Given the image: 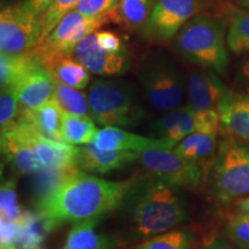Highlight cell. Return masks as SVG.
<instances>
[{"label": "cell", "instance_id": "6da1fadb", "mask_svg": "<svg viewBox=\"0 0 249 249\" xmlns=\"http://www.w3.org/2000/svg\"><path fill=\"white\" fill-rule=\"evenodd\" d=\"M182 188L154 176L132 179L118 210L124 233L132 240L155 236L189 218Z\"/></svg>", "mask_w": 249, "mask_h": 249}, {"label": "cell", "instance_id": "7a4b0ae2", "mask_svg": "<svg viewBox=\"0 0 249 249\" xmlns=\"http://www.w3.org/2000/svg\"><path fill=\"white\" fill-rule=\"evenodd\" d=\"M130 182L132 179L110 181L77 170L49 195L36 202V211L52 231L62 224L102 218L118 209Z\"/></svg>", "mask_w": 249, "mask_h": 249}, {"label": "cell", "instance_id": "3957f363", "mask_svg": "<svg viewBox=\"0 0 249 249\" xmlns=\"http://www.w3.org/2000/svg\"><path fill=\"white\" fill-rule=\"evenodd\" d=\"M173 49L189 64L225 74L230 64L225 44V28L216 18L197 14L178 31Z\"/></svg>", "mask_w": 249, "mask_h": 249}, {"label": "cell", "instance_id": "277c9868", "mask_svg": "<svg viewBox=\"0 0 249 249\" xmlns=\"http://www.w3.org/2000/svg\"><path fill=\"white\" fill-rule=\"evenodd\" d=\"M205 182L210 198L229 204L249 194V147L225 135L208 167Z\"/></svg>", "mask_w": 249, "mask_h": 249}, {"label": "cell", "instance_id": "5b68a950", "mask_svg": "<svg viewBox=\"0 0 249 249\" xmlns=\"http://www.w3.org/2000/svg\"><path fill=\"white\" fill-rule=\"evenodd\" d=\"M88 101L91 118L102 126L132 127L144 117L133 88L121 81H92L89 87Z\"/></svg>", "mask_w": 249, "mask_h": 249}, {"label": "cell", "instance_id": "8992f818", "mask_svg": "<svg viewBox=\"0 0 249 249\" xmlns=\"http://www.w3.org/2000/svg\"><path fill=\"white\" fill-rule=\"evenodd\" d=\"M139 80L149 104L156 110L171 111L182 105L186 82L181 70L164 53H151L140 65Z\"/></svg>", "mask_w": 249, "mask_h": 249}, {"label": "cell", "instance_id": "52a82bcc", "mask_svg": "<svg viewBox=\"0 0 249 249\" xmlns=\"http://www.w3.org/2000/svg\"><path fill=\"white\" fill-rule=\"evenodd\" d=\"M108 18H111L107 15L98 18L86 17L77 9L67 13L52 33L34 49L43 66L51 71L55 62L73 53L80 40L95 33L98 28L107 22Z\"/></svg>", "mask_w": 249, "mask_h": 249}, {"label": "cell", "instance_id": "ba28073f", "mask_svg": "<svg viewBox=\"0 0 249 249\" xmlns=\"http://www.w3.org/2000/svg\"><path fill=\"white\" fill-rule=\"evenodd\" d=\"M138 160L151 174L182 189L197 191L205 182L204 167L172 149H144L139 152Z\"/></svg>", "mask_w": 249, "mask_h": 249}, {"label": "cell", "instance_id": "9c48e42d", "mask_svg": "<svg viewBox=\"0 0 249 249\" xmlns=\"http://www.w3.org/2000/svg\"><path fill=\"white\" fill-rule=\"evenodd\" d=\"M42 18L26 5H9L0 12V51L4 54H23L42 42Z\"/></svg>", "mask_w": 249, "mask_h": 249}, {"label": "cell", "instance_id": "30bf717a", "mask_svg": "<svg viewBox=\"0 0 249 249\" xmlns=\"http://www.w3.org/2000/svg\"><path fill=\"white\" fill-rule=\"evenodd\" d=\"M220 127L218 111H196L188 107L167 111L152 121L148 133L152 138L178 143L196 132H218Z\"/></svg>", "mask_w": 249, "mask_h": 249}, {"label": "cell", "instance_id": "8fae6325", "mask_svg": "<svg viewBox=\"0 0 249 249\" xmlns=\"http://www.w3.org/2000/svg\"><path fill=\"white\" fill-rule=\"evenodd\" d=\"M40 136L33 124L18 117L11 128L1 132L2 155L15 172L31 174L44 170L37 154Z\"/></svg>", "mask_w": 249, "mask_h": 249}, {"label": "cell", "instance_id": "7c38bea8", "mask_svg": "<svg viewBox=\"0 0 249 249\" xmlns=\"http://www.w3.org/2000/svg\"><path fill=\"white\" fill-rule=\"evenodd\" d=\"M205 0H156L145 34L152 39L172 38L185 24L200 14Z\"/></svg>", "mask_w": 249, "mask_h": 249}, {"label": "cell", "instance_id": "4fadbf2b", "mask_svg": "<svg viewBox=\"0 0 249 249\" xmlns=\"http://www.w3.org/2000/svg\"><path fill=\"white\" fill-rule=\"evenodd\" d=\"M75 59L90 73L102 76L121 75L129 68L130 59L127 50L112 53L105 51L97 43L95 33L90 34L77 43L74 49Z\"/></svg>", "mask_w": 249, "mask_h": 249}, {"label": "cell", "instance_id": "5bb4252c", "mask_svg": "<svg viewBox=\"0 0 249 249\" xmlns=\"http://www.w3.org/2000/svg\"><path fill=\"white\" fill-rule=\"evenodd\" d=\"M187 89L189 107L196 111H218L230 92L216 71L203 67L192 71Z\"/></svg>", "mask_w": 249, "mask_h": 249}, {"label": "cell", "instance_id": "9a60e30c", "mask_svg": "<svg viewBox=\"0 0 249 249\" xmlns=\"http://www.w3.org/2000/svg\"><path fill=\"white\" fill-rule=\"evenodd\" d=\"M55 83L57 81L53 74L43 65H39L28 71L11 89L21 107L36 108L54 97Z\"/></svg>", "mask_w": 249, "mask_h": 249}, {"label": "cell", "instance_id": "2e32d148", "mask_svg": "<svg viewBox=\"0 0 249 249\" xmlns=\"http://www.w3.org/2000/svg\"><path fill=\"white\" fill-rule=\"evenodd\" d=\"M91 143L101 150H128L136 152L148 148L172 149L176 145V143L166 140L145 138L114 126H105L103 129L98 130Z\"/></svg>", "mask_w": 249, "mask_h": 249}, {"label": "cell", "instance_id": "e0dca14e", "mask_svg": "<svg viewBox=\"0 0 249 249\" xmlns=\"http://www.w3.org/2000/svg\"><path fill=\"white\" fill-rule=\"evenodd\" d=\"M218 114L225 135L249 142V95L230 91L218 107Z\"/></svg>", "mask_w": 249, "mask_h": 249}, {"label": "cell", "instance_id": "ac0fdd59", "mask_svg": "<svg viewBox=\"0 0 249 249\" xmlns=\"http://www.w3.org/2000/svg\"><path fill=\"white\" fill-rule=\"evenodd\" d=\"M139 160V152L128 150H101L92 143L79 148L76 167L88 172L107 173Z\"/></svg>", "mask_w": 249, "mask_h": 249}, {"label": "cell", "instance_id": "d6986e66", "mask_svg": "<svg viewBox=\"0 0 249 249\" xmlns=\"http://www.w3.org/2000/svg\"><path fill=\"white\" fill-rule=\"evenodd\" d=\"M101 218L74 223L68 233L62 249H114L121 244V239L116 234L98 230Z\"/></svg>", "mask_w": 249, "mask_h": 249}, {"label": "cell", "instance_id": "ffe728a7", "mask_svg": "<svg viewBox=\"0 0 249 249\" xmlns=\"http://www.w3.org/2000/svg\"><path fill=\"white\" fill-rule=\"evenodd\" d=\"M64 112L65 110L54 96L39 107L27 108L21 107L18 117L33 124L45 138L62 141L61 126Z\"/></svg>", "mask_w": 249, "mask_h": 249}, {"label": "cell", "instance_id": "44dd1931", "mask_svg": "<svg viewBox=\"0 0 249 249\" xmlns=\"http://www.w3.org/2000/svg\"><path fill=\"white\" fill-rule=\"evenodd\" d=\"M18 234L11 245L0 246V249H44V241L49 233L53 232L45 219L38 213L24 211L18 220Z\"/></svg>", "mask_w": 249, "mask_h": 249}, {"label": "cell", "instance_id": "7402d4cb", "mask_svg": "<svg viewBox=\"0 0 249 249\" xmlns=\"http://www.w3.org/2000/svg\"><path fill=\"white\" fill-rule=\"evenodd\" d=\"M218 132H196L188 135L177 145L176 150L183 157L196 161L204 167L210 166L217 152Z\"/></svg>", "mask_w": 249, "mask_h": 249}, {"label": "cell", "instance_id": "603a6c76", "mask_svg": "<svg viewBox=\"0 0 249 249\" xmlns=\"http://www.w3.org/2000/svg\"><path fill=\"white\" fill-rule=\"evenodd\" d=\"M43 65L35 50L23 54L9 55L1 53L0 57V83L1 89L12 88L28 71Z\"/></svg>", "mask_w": 249, "mask_h": 249}, {"label": "cell", "instance_id": "cb8c5ba5", "mask_svg": "<svg viewBox=\"0 0 249 249\" xmlns=\"http://www.w3.org/2000/svg\"><path fill=\"white\" fill-rule=\"evenodd\" d=\"M154 0H119L117 8L112 12L111 18L116 17L120 22L132 30L147 28L150 18Z\"/></svg>", "mask_w": 249, "mask_h": 249}, {"label": "cell", "instance_id": "d4e9b609", "mask_svg": "<svg viewBox=\"0 0 249 249\" xmlns=\"http://www.w3.org/2000/svg\"><path fill=\"white\" fill-rule=\"evenodd\" d=\"M91 117L76 116L64 112L61 126L62 141L70 144H89L97 134V128Z\"/></svg>", "mask_w": 249, "mask_h": 249}, {"label": "cell", "instance_id": "484cf974", "mask_svg": "<svg viewBox=\"0 0 249 249\" xmlns=\"http://www.w3.org/2000/svg\"><path fill=\"white\" fill-rule=\"evenodd\" d=\"M51 73L57 81L76 89H85L90 82V71L70 55L55 62Z\"/></svg>", "mask_w": 249, "mask_h": 249}, {"label": "cell", "instance_id": "4316f807", "mask_svg": "<svg viewBox=\"0 0 249 249\" xmlns=\"http://www.w3.org/2000/svg\"><path fill=\"white\" fill-rule=\"evenodd\" d=\"M227 45L233 53L249 52V9H236L231 12Z\"/></svg>", "mask_w": 249, "mask_h": 249}, {"label": "cell", "instance_id": "83f0119b", "mask_svg": "<svg viewBox=\"0 0 249 249\" xmlns=\"http://www.w3.org/2000/svg\"><path fill=\"white\" fill-rule=\"evenodd\" d=\"M77 170L79 169H48L33 173L31 189H33L35 202H38L46 195H49L65 179H67Z\"/></svg>", "mask_w": 249, "mask_h": 249}, {"label": "cell", "instance_id": "f1b7e54d", "mask_svg": "<svg viewBox=\"0 0 249 249\" xmlns=\"http://www.w3.org/2000/svg\"><path fill=\"white\" fill-rule=\"evenodd\" d=\"M54 96L66 112L76 114V116L91 117L89 101L87 99L85 93L80 91V89L73 88L60 81H57Z\"/></svg>", "mask_w": 249, "mask_h": 249}, {"label": "cell", "instance_id": "f546056e", "mask_svg": "<svg viewBox=\"0 0 249 249\" xmlns=\"http://www.w3.org/2000/svg\"><path fill=\"white\" fill-rule=\"evenodd\" d=\"M192 234L186 230H174L145 240L138 249H191Z\"/></svg>", "mask_w": 249, "mask_h": 249}, {"label": "cell", "instance_id": "4dcf8cb0", "mask_svg": "<svg viewBox=\"0 0 249 249\" xmlns=\"http://www.w3.org/2000/svg\"><path fill=\"white\" fill-rule=\"evenodd\" d=\"M0 210H1V218L18 222L22 219L24 211L21 209L18 200L17 188H15L14 180H6L1 185L0 192Z\"/></svg>", "mask_w": 249, "mask_h": 249}, {"label": "cell", "instance_id": "1f68e13d", "mask_svg": "<svg viewBox=\"0 0 249 249\" xmlns=\"http://www.w3.org/2000/svg\"><path fill=\"white\" fill-rule=\"evenodd\" d=\"M79 1L80 0H54L52 2L42 17V42L52 33L65 15L76 8Z\"/></svg>", "mask_w": 249, "mask_h": 249}, {"label": "cell", "instance_id": "d6a6232c", "mask_svg": "<svg viewBox=\"0 0 249 249\" xmlns=\"http://www.w3.org/2000/svg\"><path fill=\"white\" fill-rule=\"evenodd\" d=\"M21 111V104L11 88L1 89L0 96V124L1 132L11 128L17 123Z\"/></svg>", "mask_w": 249, "mask_h": 249}, {"label": "cell", "instance_id": "836d02e7", "mask_svg": "<svg viewBox=\"0 0 249 249\" xmlns=\"http://www.w3.org/2000/svg\"><path fill=\"white\" fill-rule=\"evenodd\" d=\"M229 240L240 249H249V214L236 213L226 225Z\"/></svg>", "mask_w": 249, "mask_h": 249}, {"label": "cell", "instance_id": "e575fe53", "mask_svg": "<svg viewBox=\"0 0 249 249\" xmlns=\"http://www.w3.org/2000/svg\"><path fill=\"white\" fill-rule=\"evenodd\" d=\"M119 0H80L76 8L80 13L89 18L110 17L117 8Z\"/></svg>", "mask_w": 249, "mask_h": 249}, {"label": "cell", "instance_id": "d590c367", "mask_svg": "<svg viewBox=\"0 0 249 249\" xmlns=\"http://www.w3.org/2000/svg\"><path fill=\"white\" fill-rule=\"evenodd\" d=\"M96 38H97V43L102 49L105 51L112 52V53H117L124 50L126 48L123 45V42L118 37L116 34L111 33V31H96L95 33Z\"/></svg>", "mask_w": 249, "mask_h": 249}, {"label": "cell", "instance_id": "8d00e7d4", "mask_svg": "<svg viewBox=\"0 0 249 249\" xmlns=\"http://www.w3.org/2000/svg\"><path fill=\"white\" fill-rule=\"evenodd\" d=\"M18 222H12V220L1 218L0 219V246L11 245L18 234Z\"/></svg>", "mask_w": 249, "mask_h": 249}, {"label": "cell", "instance_id": "74e56055", "mask_svg": "<svg viewBox=\"0 0 249 249\" xmlns=\"http://www.w3.org/2000/svg\"><path fill=\"white\" fill-rule=\"evenodd\" d=\"M54 0H26L23 2L31 12H34L37 17H43V14L48 11Z\"/></svg>", "mask_w": 249, "mask_h": 249}, {"label": "cell", "instance_id": "f35d334b", "mask_svg": "<svg viewBox=\"0 0 249 249\" xmlns=\"http://www.w3.org/2000/svg\"><path fill=\"white\" fill-rule=\"evenodd\" d=\"M202 249H238L234 244H231L225 239H216V240L209 242Z\"/></svg>", "mask_w": 249, "mask_h": 249}, {"label": "cell", "instance_id": "ab89813d", "mask_svg": "<svg viewBox=\"0 0 249 249\" xmlns=\"http://www.w3.org/2000/svg\"><path fill=\"white\" fill-rule=\"evenodd\" d=\"M240 79L244 82L246 88L249 90V59L242 62L240 67Z\"/></svg>", "mask_w": 249, "mask_h": 249}, {"label": "cell", "instance_id": "60d3db41", "mask_svg": "<svg viewBox=\"0 0 249 249\" xmlns=\"http://www.w3.org/2000/svg\"><path fill=\"white\" fill-rule=\"evenodd\" d=\"M235 207L239 213L249 214V197H240L235 202Z\"/></svg>", "mask_w": 249, "mask_h": 249}, {"label": "cell", "instance_id": "b9f144b4", "mask_svg": "<svg viewBox=\"0 0 249 249\" xmlns=\"http://www.w3.org/2000/svg\"><path fill=\"white\" fill-rule=\"evenodd\" d=\"M235 5L240 6L242 8L249 9V0H232Z\"/></svg>", "mask_w": 249, "mask_h": 249}, {"label": "cell", "instance_id": "7bdbcfd3", "mask_svg": "<svg viewBox=\"0 0 249 249\" xmlns=\"http://www.w3.org/2000/svg\"><path fill=\"white\" fill-rule=\"evenodd\" d=\"M135 249H138V248H135Z\"/></svg>", "mask_w": 249, "mask_h": 249}]
</instances>
